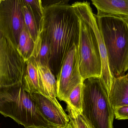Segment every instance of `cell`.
<instances>
[{
    "label": "cell",
    "mask_w": 128,
    "mask_h": 128,
    "mask_svg": "<svg viewBox=\"0 0 128 128\" xmlns=\"http://www.w3.org/2000/svg\"><path fill=\"white\" fill-rule=\"evenodd\" d=\"M67 2L60 1L44 7L42 31L51 44L52 55L49 67L56 76L69 50L79 45L80 18Z\"/></svg>",
    "instance_id": "cell-1"
},
{
    "label": "cell",
    "mask_w": 128,
    "mask_h": 128,
    "mask_svg": "<svg viewBox=\"0 0 128 128\" xmlns=\"http://www.w3.org/2000/svg\"><path fill=\"white\" fill-rule=\"evenodd\" d=\"M0 113L25 128H60L43 116L22 83L0 86Z\"/></svg>",
    "instance_id": "cell-2"
},
{
    "label": "cell",
    "mask_w": 128,
    "mask_h": 128,
    "mask_svg": "<svg viewBox=\"0 0 128 128\" xmlns=\"http://www.w3.org/2000/svg\"><path fill=\"white\" fill-rule=\"evenodd\" d=\"M96 18L114 80L124 76L128 70V22L111 17Z\"/></svg>",
    "instance_id": "cell-3"
},
{
    "label": "cell",
    "mask_w": 128,
    "mask_h": 128,
    "mask_svg": "<svg viewBox=\"0 0 128 128\" xmlns=\"http://www.w3.org/2000/svg\"><path fill=\"white\" fill-rule=\"evenodd\" d=\"M82 113L94 128H113L114 114L101 77H91L83 83Z\"/></svg>",
    "instance_id": "cell-4"
},
{
    "label": "cell",
    "mask_w": 128,
    "mask_h": 128,
    "mask_svg": "<svg viewBox=\"0 0 128 128\" xmlns=\"http://www.w3.org/2000/svg\"><path fill=\"white\" fill-rule=\"evenodd\" d=\"M79 18V65L84 82L91 77H101L102 63L98 44L94 31L82 19Z\"/></svg>",
    "instance_id": "cell-5"
},
{
    "label": "cell",
    "mask_w": 128,
    "mask_h": 128,
    "mask_svg": "<svg viewBox=\"0 0 128 128\" xmlns=\"http://www.w3.org/2000/svg\"><path fill=\"white\" fill-rule=\"evenodd\" d=\"M26 62L0 32V86L22 83Z\"/></svg>",
    "instance_id": "cell-6"
},
{
    "label": "cell",
    "mask_w": 128,
    "mask_h": 128,
    "mask_svg": "<svg viewBox=\"0 0 128 128\" xmlns=\"http://www.w3.org/2000/svg\"><path fill=\"white\" fill-rule=\"evenodd\" d=\"M22 0H0V32L17 48L25 26Z\"/></svg>",
    "instance_id": "cell-7"
},
{
    "label": "cell",
    "mask_w": 128,
    "mask_h": 128,
    "mask_svg": "<svg viewBox=\"0 0 128 128\" xmlns=\"http://www.w3.org/2000/svg\"><path fill=\"white\" fill-rule=\"evenodd\" d=\"M71 5L78 16L91 27L94 33L98 44L101 59V78L110 96L114 79L110 70L106 49L98 26L96 17L92 12L90 4L88 2H76Z\"/></svg>",
    "instance_id": "cell-8"
},
{
    "label": "cell",
    "mask_w": 128,
    "mask_h": 128,
    "mask_svg": "<svg viewBox=\"0 0 128 128\" xmlns=\"http://www.w3.org/2000/svg\"><path fill=\"white\" fill-rule=\"evenodd\" d=\"M56 77L57 97L66 102L74 88L83 82L79 68L78 46L74 45L69 50Z\"/></svg>",
    "instance_id": "cell-9"
},
{
    "label": "cell",
    "mask_w": 128,
    "mask_h": 128,
    "mask_svg": "<svg viewBox=\"0 0 128 128\" xmlns=\"http://www.w3.org/2000/svg\"><path fill=\"white\" fill-rule=\"evenodd\" d=\"M31 95L39 111L49 122L60 128L67 126L69 117L58 100L40 93H32Z\"/></svg>",
    "instance_id": "cell-10"
},
{
    "label": "cell",
    "mask_w": 128,
    "mask_h": 128,
    "mask_svg": "<svg viewBox=\"0 0 128 128\" xmlns=\"http://www.w3.org/2000/svg\"><path fill=\"white\" fill-rule=\"evenodd\" d=\"M97 9L96 17H111L128 22V0H92Z\"/></svg>",
    "instance_id": "cell-11"
},
{
    "label": "cell",
    "mask_w": 128,
    "mask_h": 128,
    "mask_svg": "<svg viewBox=\"0 0 128 128\" xmlns=\"http://www.w3.org/2000/svg\"><path fill=\"white\" fill-rule=\"evenodd\" d=\"M22 85L24 90L30 94L38 93L42 94L37 63L34 57H31L26 62Z\"/></svg>",
    "instance_id": "cell-12"
},
{
    "label": "cell",
    "mask_w": 128,
    "mask_h": 128,
    "mask_svg": "<svg viewBox=\"0 0 128 128\" xmlns=\"http://www.w3.org/2000/svg\"><path fill=\"white\" fill-rule=\"evenodd\" d=\"M40 87L42 95L54 100L58 92L57 79L48 65H43L37 62Z\"/></svg>",
    "instance_id": "cell-13"
},
{
    "label": "cell",
    "mask_w": 128,
    "mask_h": 128,
    "mask_svg": "<svg viewBox=\"0 0 128 128\" xmlns=\"http://www.w3.org/2000/svg\"><path fill=\"white\" fill-rule=\"evenodd\" d=\"M109 97L114 109L128 105V73L114 79Z\"/></svg>",
    "instance_id": "cell-14"
},
{
    "label": "cell",
    "mask_w": 128,
    "mask_h": 128,
    "mask_svg": "<svg viewBox=\"0 0 128 128\" xmlns=\"http://www.w3.org/2000/svg\"><path fill=\"white\" fill-rule=\"evenodd\" d=\"M35 42L32 57L41 64L49 66L52 57V46L50 42L42 31L39 34Z\"/></svg>",
    "instance_id": "cell-15"
},
{
    "label": "cell",
    "mask_w": 128,
    "mask_h": 128,
    "mask_svg": "<svg viewBox=\"0 0 128 128\" xmlns=\"http://www.w3.org/2000/svg\"><path fill=\"white\" fill-rule=\"evenodd\" d=\"M35 41L32 38L25 25L19 38L17 50L26 62L33 55Z\"/></svg>",
    "instance_id": "cell-16"
},
{
    "label": "cell",
    "mask_w": 128,
    "mask_h": 128,
    "mask_svg": "<svg viewBox=\"0 0 128 128\" xmlns=\"http://www.w3.org/2000/svg\"><path fill=\"white\" fill-rule=\"evenodd\" d=\"M22 1L33 16L40 34L42 31L44 19V7L42 1L40 0Z\"/></svg>",
    "instance_id": "cell-17"
},
{
    "label": "cell",
    "mask_w": 128,
    "mask_h": 128,
    "mask_svg": "<svg viewBox=\"0 0 128 128\" xmlns=\"http://www.w3.org/2000/svg\"><path fill=\"white\" fill-rule=\"evenodd\" d=\"M83 83V82L74 88L66 102L67 105L81 113L82 109Z\"/></svg>",
    "instance_id": "cell-18"
},
{
    "label": "cell",
    "mask_w": 128,
    "mask_h": 128,
    "mask_svg": "<svg viewBox=\"0 0 128 128\" xmlns=\"http://www.w3.org/2000/svg\"><path fill=\"white\" fill-rule=\"evenodd\" d=\"M66 111L68 113L69 119L72 122L75 128H94L82 113L77 111L68 105Z\"/></svg>",
    "instance_id": "cell-19"
},
{
    "label": "cell",
    "mask_w": 128,
    "mask_h": 128,
    "mask_svg": "<svg viewBox=\"0 0 128 128\" xmlns=\"http://www.w3.org/2000/svg\"><path fill=\"white\" fill-rule=\"evenodd\" d=\"M22 4V11L26 27L32 38L35 42L39 35L36 25L28 8L23 4V2Z\"/></svg>",
    "instance_id": "cell-20"
},
{
    "label": "cell",
    "mask_w": 128,
    "mask_h": 128,
    "mask_svg": "<svg viewBox=\"0 0 128 128\" xmlns=\"http://www.w3.org/2000/svg\"><path fill=\"white\" fill-rule=\"evenodd\" d=\"M114 116L118 120L128 119V105L114 109Z\"/></svg>",
    "instance_id": "cell-21"
},
{
    "label": "cell",
    "mask_w": 128,
    "mask_h": 128,
    "mask_svg": "<svg viewBox=\"0 0 128 128\" xmlns=\"http://www.w3.org/2000/svg\"><path fill=\"white\" fill-rule=\"evenodd\" d=\"M65 128H75V127L72 122L70 120L69 123H68L67 126Z\"/></svg>",
    "instance_id": "cell-22"
},
{
    "label": "cell",
    "mask_w": 128,
    "mask_h": 128,
    "mask_svg": "<svg viewBox=\"0 0 128 128\" xmlns=\"http://www.w3.org/2000/svg\"><path fill=\"white\" fill-rule=\"evenodd\" d=\"M36 128V127H30V128Z\"/></svg>",
    "instance_id": "cell-23"
}]
</instances>
